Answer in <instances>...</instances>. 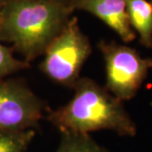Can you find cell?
Segmentation results:
<instances>
[{
    "instance_id": "7",
    "label": "cell",
    "mask_w": 152,
    "mask_h": 152,
    "mask_svg": "<svg viewBox=\"0 0 152 152\" xmlns=\"http://www.w3.org/2000/svg\"><path fill=\"white\" fill-rule=\"evenodd\" d=\"M131 27L140 35V43L152 48V5L146 0H125Z\"/></svg>"
},
{
    "instance_id": "13",
    "label": "cell",
    "mask_w": 152,
    "mask_h": 152,
    "mask_svg": "<svg viewBox=\"0 0 152 152\" xmlns=\"http://www.w3.org/2000/svg\"><path fill=\"white\" fill-rule=\"evenodd\" d=\"M151 5H152V4H151Z\"/></svg>"
},
{
    "instance_id": "12",
    "label": "cell",
    "mask_w": 152,
    "mask_h": 152,
    "mask_svg": "<svg viewBox=\"0 0 152 152\" xmlns=\"http://www.w3.org/2000/svg\"><path fill=\"white\" fill-rule=\"evenodd\" d=\"M53 1H56V2H61V3H64V0H53Z\"/></svg>"
},
{
    "instance_id": "1",
    "label": "cell",
    "mask_w": 152,
    "mask_h": 152,
    "mask_svg": "<svg viewBox=\"0 0 152 152\" xmlns=\"http://www.w3.org/2000/svg\"><path fill=\"white\" fill-rule=\"evenodd\" d=\"M71 5L53 0H8L0 10V39L30 62L42 55L69 20Z\"/></svg>"
},
{
    "instance_id": "8",
    "label": "cell",
    "mask_w": 152,
    "mask_h": 152,
    "mask_svg": "<svg viewBox=\"0 0 152 152\" xmlns=\"http://www.w3.org/2000/svg\"><path fill=\"white\" fill-rule=\"evenodd\" d=\"M56 152H108L89 134L63 133Z\"/></svg>"
},
{
    "instance_id": "10",
    "label": "cell",
    "mask_w": 152,
    "mask_h": 152,
    "mask_svg": "<svg viewBox=\"0 0 152 152\" xmlns=\"http://www.w3.org/2000/svg\"><path fill=\"white\" fill-rule=\"evenodd\" d=\"M30 67L26 61H20L15 58L13 48H7L0 43V81L4 78L18 71L23 70Z\"/></svg>"
},
{
    "instance_id": "5",
    "label": "cell",
    "mask_w": 152,
    "mask_h": 152,
    "mask_svg": "<svg viewBox=\"0 0 152 152\" xmlns=\"http://www.w3.org/2000/svg\"><path fill=\"white\" fill-rule=\"evenodd\" d=\"M46 110L43 101L22 81H0V131L35 129Z\"/></svg>"
},
{
    "instance_id": "4",
    "label": "cell",
    "mask_w": 152,
    "mask_h": 152,
    "mask_svg": "<svg viewBox=\"0 0 152 152\" xmlns=\"http://www.w3.org/2000/svg\"><path fill=\"white\" fill-rule=\"evenodd\" d=\"M98 48L105 62V88L121 102L134 97L152 68L151 58H144L135 49L114 42L102 41Z\"/></svg>"
},
{
    "instance_id": "11",
    "label": "cell",
    "mask_w": 152,
    "mask_h": 152,
    "mask_svg": "<svg viewBox=\"0 0 152 152\" xmlns=\"http://www.w3.org/2000/svg\"><path fill=\"white\" fill-rule=\"evenodd\" d=\"M4 2H5V0H0V10H1V8H2L3 4H4Z\"/></svg>"
},
{
    "instance_id": "9",
    "label": "cell",
    "mask_w": 152,
    "mask_h": 152,
    "mask_svg": "<svg viewBox=\"0 0 152 152\" xmlns=\"http://www.w3.org/2000/svg\"><path fill=\"white\" fill-rule=\"evenodd\" d=\"M36 136L35 129L0 131V152H25Z\"/></svg>"
},
{
    "instance_id": "3",
    "label": "cell",
    "mask_w": 152,
    "mask_h": 152,
    "mask_svg": "<svg viewBox=\"0 0 152 152\" xmlns=\"http://www.w3.org/2000/svg\"><path fill=\"white\" fill-rule=\"evenodd\" d=\"M91 51L89 39L74 17L49 43L40 69L51 80L74 88Z\"/></svg>"
},
{
    "instance_id": "2",
    "label": "cell",
    "mask_w": 152,
    "mask_h": 152,
    "mask_svg": "<svg viewBox=\"0 0 152 152\" xmlns=\"http://www.w3.org/2000/svg\"><path fill=\"white\" fill-rule=\"evenodd\" d=\"M68 103L48 114V120L63 133L84 134L112 130L134 136L136 126L123 102L90 78H80Z\"/></svg>"
},
{
    "instance_id": "6",
    "label": "cell",
    "mask_w": 152,
    "mask_h": 152,
    "mask_svg": "<svg viewBox=\"0 0 152 152\" xmlns=\"http://www.w3.org/2000/svg\"><path fill=\"white\" fill-rule=\"evenodd\" d=\"M72 6L99 18L124 42H131L135 39V32L129 20L125 0H74Z\"/></svg>"
}]
</instances>
